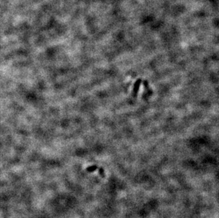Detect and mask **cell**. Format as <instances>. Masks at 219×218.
Returning a JSON list of instances; mask_svg holds the SVG:
<instances>
[{
  "mask_svg": "<svg viewBox=\"0 0 219 218\" xmlns=\"http://www.w3.org/2000/svg\"><path fill=\"white\" fill-rule=\"evenodd\" d=\"M141 79H138L136 80V82H135L134 86H133V96H136L138 92L139 88H140V85L141 84Z\"/></svg>",
  "mask_w": 219,
  "mask_h": 218,
  "instance_id": "1",
  "label": "cell"
},
{
  "mask_svg": "<svg viewBox=\"0 0 219 218\" xmlns=\"http://www.w3.org/2000/svg\"><path fill=\"white\" fill-rule=\"evenodd\" d=\"M98 168L97 166H96V165H92V166L88 167V168H87V171H88V172H93V171H96V169Z\"/></svg>",
  "mask_w": 219,
  "mask_h": 218,
  "instance_id": "2",
  "label": "cell"
},
{
  "mask_svg": "<svg viewBox=\"0 0 219 218\" xmlns=\"http://www.w3.org/2000/svg\"><path fill=\"white\" fill-rule=\"evenodd\" d=\"M99 173L102 176H104V171L103 168H99Z\"/></svg>",
  "mask_w": 219,
  "mask_h": 218,
  "instance_id": "3",
  "label": "cell"
}]
</instances>
